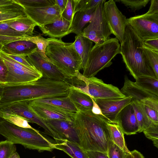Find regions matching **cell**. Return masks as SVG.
I'll use <instances>...</instances> for the list:
<instances>
[{
	"label": "cell",
	"mask_w": 158,
	"mask_h": 158,
	"mask_svg": "<svg viewBox=\"0 0 158 158\" xmlns=\"http://www.w3.org/2000/svg\"><path fill=\"white\" fill-rule=\"evenodd\" d=\"M143 44L145 47L158 52V38L147 40L143 41Z\"/></svg>",
	"instance_id": "43"
},
{
	"label": "cell",
	"mask_w": 158,
	"mask_h": 158,
	"mask_svg": "<svg viewBox=\"0 0 158 158\" xmlns=\"http://www.w3.org/2000/svg\"><path fill=\"white\" fill-rule=\"evenodd\" d=\"M0 56L8 69L5 84L31 82L42 77V74L35 68L29 67L21 64L1 51L0 52Z\"/></svg>",
	"instance_id": "6"
},
{
	"label": "cell",
	"mask_w": 158,
	"mask_h": 158,
	"mask_svg": "<svg viewBox=\"0 0 158 158\" xmlns=\"http://www.w3.org/2000/svg\"><path fill=\"white\" fill-rule=\"evenodd\" d=\"M148 14L158 15V0H151V5L148 10L146 13Z\"/></svg>",
	"instance_id": "48"
},
{
	"label": "cell",
	"mask_w": 158,
	"mask_h": 158,
	"mask_svg": "<svg viewBox=\"0 0 158 158\" xmlns=\"http://www.w3.org/2000/svg\"><path fill=\"white\" fill-rule=\"evenodd\" d=\"M103 12L112 34L115 36L121 45L123 41L127 19L118 9L114 0L104 3Z\"/></svg>",
	"instance_id": "11"
},
{
	"label": "cell",
	"mask_w": 158,
	"mask_h": 158,
	"mask_svg": "<svg viewBox=\"0 0 158 158\" xmlns=\"http://www.w3.org/2000/svg\"><path fill=\"white\" fill-rule=\"evenodd\" d=\"M107 154L109 158H125L127 154L110 139Z\"/></svg>",
	"instance_id": "36"
},
{
	"label": "cell",
	"mask_w": 158,
	"mask_h": 158,
	"mask_svg": "<svg viewBox=\"0 0 158 158\" xmlns=\"http://www.w3.org/2000/svg\"><path fill=\"white\" fill-rule=\"evenodd\" d=\"M44 120L62 139H67L80 145L79 139L73 127V122L58 119H46Z\"/></svg>",
	"instance_id": "17"
},
{
	"label": "cell",
	"mask_w": 158,
	"mask_h": 158,
	"mask_svg": "<svg viewBox=\"0 0 158 158\" xmlns=\"http://www.w3.org/2000/svg\"><path fill=\"white\" fill-rule=\"evenodd\" d=\"M54 149L63 151L72 158H89L87 152L78 143L67 139L56 141Z\"/></svg>",
	"instance_id": "22"
},
{
	"label": "cell",
	"mask_w": 158,
	"mask_h": 158,
	"mask_svg": "<svg viewBox=\"0 0 158 158\" xmlns=\"http://www.w3.org/2000/svg\"><path fill=\"white\" fill-rule=\"evenodd\" d=\"M68 97L78 111L92 110L93 105L92 98L75 87H70Z\"/></svg>",
	"instance_id": "21"
},
{
	"label": "cell",
	"mask_w": 158,
	"mask_h": 158,
	"mask_svg": "<svg viewBox=\"0 0 158 158\" xmlns=\"http://www.w3.org/2000/svg\"><path fill=\"white\" fill-rule=\"evenodd\" d=\"M144 106L147 114L150 120L154 123L158 124V112L152 108Z\"/></svg>",
	"instance_id": "42"
},
{
	"label": "cell",
	"mask_w": 158,
	"mask_h": 158,
	"mask_svg": "<svg viewBox=\"0 0 158 158\" xmlns=\"http://www.w3.org/2000/svg\"><path fill=\"white\" fill-rule=\"evenodd\" d=\"M72 22L68 21L61 16L55 22L40 27L43 33L51 38L59 39L71 33Z\"/></svg>",
	"instance_id": "18"
},
{
	"label": "cell",
	"mask_w": 158,
	"mask_h": 158,
	"mask_svg": "<svg viewBox=\"0 0 158 158\" xmlns=\"http://www.w3.org/2000/svg\"><path fill=\"white\" fill-rule=\"evenodd\" d=\"M37 50V47L34 43L21 40L3 45L1 51L7 55L26 56Z\"/></svg>",
	"instance_id": "19"
},
{
	"label": "cell",
	"mask_w": 158,
	"mask_h": 158,
	"mask_svg": "<svg viewBox=\"0 0 158 158\" xmlns=\"http://www.w3.org/2000/svg\"><path fill=\"white\" fill-rule=\"evenodd\" d=\"M153 143L154 145L158 148V140H156L153 141Z\"/></svg>",
	"instance_id": "53"
},
{
	"label": "cell",
	"mask_w": 158,
	"mask_h": 158,
	"mask_svg": "<svg viewBox=\"0 0 158 158\" xmlns=\"http://www.w3.org/2000/svg\"><path fill=\"white\" fill-rule=\"evenodd\" d=\"M77 75L85 82L88 95L94 100L98 99H119L126 97L117 87L105 83L101 79L95 77L87 78L80 72Z\"/></svg>",
	"instance_id": "8"
},
{
	"label": "cell",
	"mask_w": 158,
	"mask_h": 158,
	"mask_svg": "<svg viewBox=\"0 0 158 158\" xmlns=\"http://www.w3.org/2000/svg\"><path fill=\"white\" fill-rule=\"evenodd\" d=\"M102 0H73L74 15L78 12L82 11L96 7Z\"/></svg>",
	"instance_id": "32"
},
{
	"label": "cell",
	"mask_w": 158,
	"mask_h": 158,
	"mask_svg": "<svg viewBox=\"0 0 158 158\" xmlns=\"http://www.w3.org/2000/svg\"><path fill=\"white\" fill-rule=\"evenodd\" d=\"M142 49L156 77L158 78V52L147 48L144 45Z\"/></svg>",
	"instance_id": "35"
},
{
	"label": "cell",
	"mask_w": 158,
	"mask_h": 158,
	"mask_svg": "<svg viewBox=\"0 0 158 158\" xmlns=\"http://www.w3.org/2000/svg\"><path fill=\"white\" fill-rule=\"evenodd\" d=\"M28 102L35 104L50 106L70 112L76 113L78 111L68 96L38 99Z\"/></svg>",
	"instance_id": "23"
},
{
	"label": "cell",
	"mask_w": 158,
	"mask_h": 158,
	"mask_svg": "<svg viewBox=\"0 0 158 158\" xmlns=\"http://www.w3.org/2000/svg\"><path fill=\"white\" fill-rule=\"evenodd\" d=\"M143 132L147 138L152 141L158 140V124L153 123Z\"/></svg>",
	"instance_id": "40"
},
{
	"label": "cell",
	"mask_w": 158,
	"mask_h": 158,
	"mask_svg": "<svg viewBox=\"0 0 158 158\" xmlns=\"http://www.w3.org/2000/svg\"><path fill=\"white\" fill-rule=\"evenodd\" d=\"M0 35L14 37H23L25 36L11 28L7 21L0 22Z\"/></svg>",
	"instance_id": "38"
},
{
	"label": "cell",
	"mask_w": 158,
	"mask_h": 158,
	"mask_svg": "<svg viewBox=\"0 0 158 158\" xmlns=\"http://www.w3.org/2000/svg\"><path fill=\"white\" fill-rule=\"evenodd\" d=\"M132 101V105L139 126V132H141L150 126L153 123L148 117L144 105L137 101Z\"/></svg>",
	"instance_id": "28"
},
{
	"label": "cell",
	"mask_w": 158,
	"mask_h": 158,
	"mask_svg": "<svg viewBox=\"0 0 158 158\" xmlns=\"http://www.w3.org/2000/svg\"><path fill=\"white\" fill-rule=\"evenodd\" d=\"M23 7L27 16L39 27L53 23L61 16L59 9L55 4L42 7Z\"/></svg>",
	"instance_id": "13"
},
{
	"label": "cell",
	"mask_w": 158,
	"mask_h": 158,
	"mask_svg": "<svg viewBox=\"0 0 158 158\" xmlns=\"http://www.w3.org/2000/svg\"><path fill=\"white\" fill-rule=\"evenodd\" d=\"M131 97L121 99H98L95 102L100 108L103 116L111 123H115L117 117L126 106L131 104L133 101Z\"/></svg>",
	"instance_id": "14"
},
{
	"label": "cell",
	"mask_w": 158,
	"mask_h": 158,
	"mask_svg": "<svg viewBox=\"0 0 158 158\" xmlns=\"http://www.w3.org/2000/svg\"><path fill=\"white\" fill-rule=\"evenodd\" d=\"M125 158H144L143 155L136 150L130 152L129 153H127Z\"/></svg>",
	"instance_id": "49"
},
{
	"label": "cell",
	"mask_w": 158,
	"mask_h": 158,
	"mask_svg": "<svg viewBox=\"0 0 158 158\" xmlns=\"http://www.w3.org/2000/svg\"><path fill=\"white\" fill-rule=\"evenodd\" d=\"M23 7L38 8L52 6L55 0H16Z\"/></svg>",
	"instance_id": "33"
},
{
	"label": "cell",
	"mask_w": 158,
	"mask_h": 158,
	"mask_svg": "<svg viewBox=\"0 0 158 158\" xmlns=\"http://www.w3.org/2000/svg\"><path fill=\"white\" fill-rule=\"evenodd\" d=\"M30 109L44 120L58 119L73 122L76 113L69 112L50 106L36 105L28 102Z\"/></svg>",
	"instance_id": "15"
},
{
	"label": "cell",
	"mask_w": 158,
	"mask_h": 158,
	"mask_svg": "<svg viewBox=\"0 0 158 158\" xmlns=\"http://www.w3.org/2000/svg\"><path fill=\"white\" fill-rule=\"evenodd\" d=\"M28 101H23L13 103L0 108L8 113L18 115L29 122L36 123L43 128L46 133L56 140L62 139L59 135L54 131L44 119L40 117L30 108Z\"/></svg>",
	"instance_id": "10"
},
{
	"label": "cell",
	"mask_w": 158,
	"mask_h": 158,
	"mask_svg": "<svg viewBox=\"0 0 158 158\" xmlns=\"http://www.w3.org/2000/svg\"><path fill=\"white\" fill-rule=\"evenodd\" d=\"M97 6L75 14L72 23L71 33L78 35L82 33L85 26L92 20Z\"/></svg>",
	"instance_id": "24"
},
{
	"label": "cell",
	"mask_w": 158,
	"mask_h": 158,
	"mask_svg": "<svg viewBox=\"0 0 158 158\" xmlns=\"http://www.w3.org/2000/svg\"><path fill=\"white\" fill-rule=\"evenodd\" d=\"M135 83L143 89L158 96V79L141 76L136 79Z\"/></svg>",
	"instance_id": "29"
},
{
	"label": "cell",
	"mask_w": 158,
	"mask_h": 158,
	"mask_svg": "<svg viewBox=\"0 0 158 158\" xmlns=\"http://www.w3.org/2000/svg\"><path fill=\"white\" fill-rule=\"evenodd\" d=\"M140 103L158 112V99L150 98L144 100Z\"/></svg>",
	"instance_id": "45"
},
{
	"label": "cell",
	"mask_w": 158,
	"mask_h": 158,
	"mask_svg": "<svg viewBox=\"0 0 158 158\" xmlns=\"http://www.w3.org/2000/svg\"><path fill=\"white\" fill-rule=\"evenodd\" d=\"M116 124L120 127L124 134L127 135L139 132V126L132 103L126 106L119 112L116 119Z\"/></svg>",
	"instance_id": "16"
},
{
	"label": "cell",
	"mask_w": 158,
	"mask_h": 158,
	"mask_svg": "<svg viewBox=\"0 0 158 158\" xmlns=\"http://www.w3.org/2000/svg\"><path fill=\"white\" fill-rule=\"evenodd\" d=\"M0 118L18 127L35 130L28 123V122L20 116L5 112L0 109Z\"/></svg>",
	"instance_id": "31"
},
{
	"label": "cell",
	"mask_w": 158,
	"mask_h": 158,
	"mask_svg": "<svg viewBox=\"0 0 158 158\" xmlns=\"http://www.w3.org/2000/svg\"><path fill=\"white\" fill-rule=\"evenodd\" d=\"M0 134L14 144L22 145L25 148L39 152H51L54 143L36 130L21 127L0 118Z\"/></svg>",
	"instance_id": "4"
},
{
	"label": "cell",
	"mask_w": 158,
	"mask_h": 158,
	"mask_svg": "<svg viewBox=\"0 0 158 158\" xmlns=\"http://www.w3.org/2000/svg\"><path fill=\"white\" fill-rule=\"evenodd\" d=\"M16 150L15 144L7 140L0 141V158H10Z\"/></svg>",
	"instance_id": "34"
},
{
	"label": "cell",
	"mask_w": 158,
	"mask_h": 158,
	"mask_svg": "<svg viewBox=\"0 0 158 158\" xmlns=\"http://www.w3.org/2000/svg\"><path fill=\"white\" fill-rule=\"evenodd\" d=\"M10 158H20V156L17 152H15Z\"/></svg>",
	"instance_id": "52"
},
{
	"label": "cell",
	"mask_w": 158,
	"mask_h": 158,
	"mask_svg": "<svg viewBox=\"0 0 158 158\" xmlns=\"http://www.w3.org/2000/svg\"><path fill=\"white\" fill-rule=\"evenodd\" d=\"M106 1L102 0L97 6L89 25L83 31V36L95 44L103 43L112 34L103 12V4Z\"/></svg>",
	"instance_id": "7"
},
{
	"label": "cell",
	"mask_w": 158,
	"mask_h": 158,
	"mask_svg": "<svg viewBox=\"0 0 158 158\" xmlns=\"http://www.w3.org/2000/svg\"><path fill=\"white\" fill-rule=\"evenodd\" d=\"M119 42L115 37L109 38L102 44H95L89 52L82 75L87 78L94 77L102 70L110 66L112 60L120 54Z\"/></svg>",
	"instance_id": "5"
},
{
	"label": "cell",
	"mask_w": 158,
	"mask_h": 158,
	"mask_svg": "<svg viewBox=\"0 0 158 158\" xmlns=\"http://www.w3.org/2000/svg\"><path fill=\"white\" fill-rule=\"evenodd\" d=\"M7 55L14 60L25 66L31 68H35L28 61L25 56L11 55Z\"/></svg>",
	"instance_id": "44"
},
{
	"label": "cell",
	"mask_w": 158,
	"mask_h": 158,
	"mask_svg": "<svg viewBox=\"0 0 158 158\" xmlns=\"http://www.w3.org/2000/svg\"><path fill=\"white\" fill-rule=\"evenodd\" d=\"M7 72V67L0 56V84H6Z\"/></svg>",
	"instance_id": "41"
},
{
	"label": "cell",
	"mask_w": 158,
	"mask_h": 158,
	"mask_svg": "<svg viewBox=\"0 0 158 158\" xmlns=\"http://www.w3.org/2000/svg\"><path fill=\"white\" fill-rule=\"evenodd\" d=\"M107 127L110 139L126 153H130V151L127 148L126 144L124 134L120 127L117 124L108 123Z\"/></svg>",
	"instance_id": "27"
},
{
	"label": "cell",
	"mask_w": 158,
	"mask_h": 158,
	"mask_svg": "<svg viewBox=\"0 0 158 158\" xmlns=\"http://www.w3.org/2000/svg\"><path fill=\"white\" fill-rule=\"evenodd\" d=\"M73 43L76 51L81 58L83 69L86 64L89 52L93 47V42L83 36L82 33L75 36Z\"/></svg>",
	"instance_id": "25"
},
{
	"label": "cell",
	"mask_w": 158,
	"mask_h": 158,
	"mask_svg": "<svg viewBox=\"0 0 158 158\" xmlns=\"http://www.w3.org/2000/svg\"><path fill=\"white\" fill-rule=\"evenodd\" d=\"M24 36L23 37H14L0 35V44L3 45L12 41L23 40Z\"/></svg>",
	"instance_id": "46"
},
{
	"label": "cell",
	"mask_w": 158,
	"mask_h": 158,
	"mask_svg": "<svg viewBox=\"0 0 158 158\" xmlns=\"http://www.w3.org/2000/svg\"><path fill=\"white\" fill-rule=\"evenodd\" d=\"M127 20L143 41L158 38V15L146 13L131 17Z\"/></svg>",
	"instance_id": "9"
},
{
	"label": "cell",
	"mask_w": 158,
	"mask_h": 158,
	"mask_svg": "<svg viewBox=\"0 0 158 158\" xmlns=\"http://www.w3.org/2000/svg\"><path fill=\"white\" fill-rule=\"evenodd\" d=\"M67 1V0H55V4L58 7L61 15L65 7Z\"/></svg>",
	"instance_id": "50"
},
{
	"label": "cell",
	"mask_w": 158,
	"mask_h": 158,
	"mask_svg": "<svg viewBox=\"0 0 158 158\" xmlns=\"http://www.w3.org/2000/svg\"><path fill=\"white\" fill-rule=\"evenodd\" d=\"M28 61L42 74V77L68 83L72 77L65 75L53 64L44 59L37 50L26 56Z\"/></svg>",
	"instance_id": "12"
},
{
	"label": "cell",
	"mask_w": 158,
	"mask_h": 158,
	"mask_svg": "<svg viewBox=\"0 0 158 158\" xmlns=\"http://www.w3.org/2000/svg\"><path fill=\"white\" fill-rule=\"evenodd\" d=\"M3 45L0 44V52L1 51Z\"/></svg>",
	"instance_id": "54"
},
{
	"label": "cell",
	"mask_w": 158,
	"mask_h": 158,
	"mask_svg": "<svg viewBox=\"0 0 158 158\" xmlns=\"http://www.w3.org/2000/svg\"><path fill=\"white\" fill-rule=\"evenodd\" d=\"M50 42L45 52L50 62L66 76L75 77L82 69L81 58L76 51L73 43H65L61 39L49 38Z\"/></svg>",
	"instance_id": "3"
},
{
	"label": "cell",
	"mask_w": 158,
	"mask_h": 158,
	"mask_svg": "<svg viewBox=\"0 0 158 158\" xmlns=\"http://www.w3.org/2000/svg\"><path fill=\"white\" fill-rule=\"evenodd\" d=\"M89 158H109L107 154L98 151H86Z\"/></svg>",
	"instance_id": "47"
},
{
	"label": "cell",
	"mask_w": 158,
	"mask_h": 158,
	"mask_svg": "<svg viewBox=\"0 0 158 158\" xmlns=\"http://www.w3.org/2000/svg\"><path fill=\"white\" fill-rule=\"evenodd\" d=\"M114 1L120 2L132 11L135 12L145 7L150 0H118Z\"/></svg>",
	"instance_id": "37"
},
{
	"label": "cell",
	"mask_w": 158,
	"mask_h": 158,
	"mask_svg": "<svg viewBox=\"0 0 158 158\" xmlns=\"http://www.w3.org/2000/svg\"><path fill=\"white\" fill-rule=\"evenodd\" d=\"M93 106L91 110L92 112L94 114L102 115L101 110L94 100L92 98Z\"/></svg>",
	"instance_id": "51"
},
{
	"label": "cell",
	"mask_w": 158,
	"mask_h": 158,
	"mask_svg": "<svg viewBox=\"0 0 158 158\" xmlns=\"http://www.w3.org/2000/svg\"><path fill=\"white\" fill-rule=\"evenodd\" d=\"M74 7L73 0H67L65 7L61 16L66 20L72 22L74 16Z\"/></svg>",
	"instance_id": "39"
},
{
	"label": "cell",
	"mask_w": 158,
	"mask_h": 158,
	"mask_svg": "<svg viewBox=\"0 0 158 158\" xmlns=\"http://www.w3.org/2000/svg\"><path fill=\"white\" fill-rule=\"evenodd\" d=\"M23 40L31 42L36 44L37 48V51L41 56L44 59L50 62L49 60L45 54L46 48L50 42L48 38L45 39L41 35L35 36L25 35Z\"/></svg>",
	"instance_id": "30"
},
{
	"label": "cell",
	"mask_w": 158,
	"mask_h": 158,
	"mask_svg": "<svg viewBox=\"0 0 158 158\" xmlns=\"http://www.w3.org/2000/svg\"><path fill=\"white\" fill-rule=\"evenodd\" d=\"M9 26L14 30L24 35L33 36L37 24L27 16L21 18L7 21Z\"/></svg>",
	"instance_id": "26"
},
{
	"label": "cell",
	"mask_w": 158,
	"mask_h": 158,
	"mask_svg": "<svg viewBox=\"0 0 158 158\" xmlns=\"http://www.w3.org/2000/svg\"><path fill=\"white\" fill-rule=\"evenodd\" d=\"M143 45V41L127 23L120 47V54L127 69L135 80L141 76L158 79L144 53Z\"/></svg>",
	"instance_id": "2"
},
{
	"label": "cell",
	"mask_w": 158,
	"mask_h": 158,
	"mask_svg": "<svg viewBox=\"0 0 158 158\" xmlns=\"http://www.w3.org/2000/svg\"><path fill=\"white\" fill-rule=\"evenodd\" d=\"M103 116L91 110H78L75 113L73 126L79 137L80 145L85 151H98L107 154L110 138L107 123Z\"/></svg>",
	"instance_id": "1"
},
{
	"label": "cell",
	"mask_w": 158,
	"mask_h": 158,
	"mask_svg": "<svg viewBox=\"0 0 158 158\" xmlns=\"http://www.w3.org/2000/svg\"><path fill=\"white\" fill-rule=\"evenodd\" d=\"M120 91L126 97H131L132 100H136L140 102L150 98L158 99V96L137 86L135 82L130 80L127 76L125 77L124 85Z\"/></svg>",
	"instance_id": "20"
}]
</instances>
